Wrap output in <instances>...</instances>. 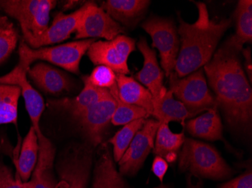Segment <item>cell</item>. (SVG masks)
Here are the masks:
<instances>
[{"label":"cell","mask_w":252,"mask_h":188,"mask_svg":"<svg viewBox=\"0 0 252 188\" xmlns=\"http://www.w3.org/2000/svg\"><path fill=\"white\" fill-rule=\"evenodd\" d=\"M242 51L226 39L203 70L228 125L247 135L252 129V89L239 57Z\"/></svg>","instance_id":"6da1fadb"},{"label":"cell","mask_w":252,"mask_h":188,"mask_svg":"<svg viewBox=\"0 0 252 188\" xmlns=\"http://www.w3.org/2000/svg\"><path fill=\"white\" fill-rule=\"evenodd\" d=\"M196 113L191 112L179 100L174 97L172 92L164 88L157 99L154 100L152 117L160 124L178 122L185 127L188 119L196 117Z\"/></svg>","instance_id":"44dd1931"},{"label":"cell","mask_w":252,"mask_h":188,"mask_svg":"<svg viewBox=\"0 0 252 188\" xmlns=\"http://www.w3.org/2000/svg\"><path fill=\"white\" fill-rule=\"evenodd\" d=\"M135 40L120 35L110 41H95L87 52L89 60L95 66H105L117 74H129L128 60L135 51Z\"/></svg>","instance_id":"9c48e42d"},{"label":"cell","mask_w":252,"mask_h":188,"mask_svg":"<svg viewBox=\"0 0 252 188\" xmlns=\"http://www.w3.org/2000/svg\"><path fill=\"white\" fill-rule=\"evenodd\" d=\"M219 188H252V167L246 170L238 177L220 185Z\"/></svg>","instance_id":"d6a6232c"},{"label":"cell","mask_w":252,"mask_h":188,"mask_svg":"<svg viewBox=\"0 0 252 188\" xmlns=\"http://www.w3.org/2000/svg\"><path fill=\"white\" fill-rule=\"evenodd\" d=\"M143 29L153 40L152 47L159 52L164 74L169 77L175 73L180 50V38L175 22L168 18L152 16L143 23Z\"/></svg>","instance_id":"ba28073f"},{"label":"cell","mask_w":252,"mask_h":188,"mask_svg":"<svg viewBox=\"0 0 252 188\" xmlns=\"http://www.w3.org/2000/svg\"><path fill=\"white\" fill-rule=\"evenodd\" d=\"M20 35L7 16L0 15V65L8 60L17 48Z\"/></svg>","instance_id":"f546056e"},{"label":"cell","mask_w":252,"mask_h":188,"mask_svg":"<svg viewBox=\"0 0 252 188\" xmlns=\"http://www.w3.org/2000/svg\"><path fill=\"white\" fill-rule=\"evenodd\" d=\"M168 169L167 161L161 157L156 156L153 161L152 171L154 175L158 178L160 183L163 184L164 177Z\"/></svg>","instance_id":"836d02e7"},{"label":"cell","mask_w":252,"mask_h":188,"mask_svg":"<svg viewBox=\"0 0 252 188\" xmlns=\"http://www.w3.org/2000/svg\"><path fill=\"white\" fill-rule=\"evenodd\" d=\"M0 84L18 86L21 88L32 127L35 129L36 135L42 134L39 122L45 110V103L40 93L32 87L28 81V71L15 67L9 73L0 77Z\"/></svg>","instance_id":"4fadbf2b"},{"label":"cell","mask_w":252,"mask_h":188,"mask_svg":"<svg viewBox=\"0 0 252 188\" xmlns=\"http://www.w3.org/2000/svg\"><path fill=\"white\" fill-rule=\"evenodd\" d=\"M137 45L144 57V65L141 71L135 75V79L151 92L155 100L159 97L165 88L163 86L164 73L158 65L157 53L150 48L147 39L141 38Z\"/></svg>","instance_id":"2e32d148"},{"label":"cell","mask_w":252,"mask_h":188,"mask_svg":"<svg viewBox=\"0 0 252 188\" xmlns=\"http://www.w3.org/2000/svg\"><path fill=\"white\" fill-rule=\"evenodd\" d=\"M0 188H25L19 176H15L11 168L2 159H0Z\"/></svg>","instance_id":"1f68e13d"},{"label":"cell","mask_w":252,"mask_h":188,"mask_svg":"<svg viewBox=\"0 0 252 188\" xmlns=\"http://www.w3.org/2000/svg\"><path fill=\"white\" fill-rule=\"evenodd\" d=\"M80 2H81L80 1H66V2H63L62 3V5H63L62 8H63V11L72 9V8H76L80 4Z\"/></svg>","instance_id":"8d00e7d4"},{"label":"cell","mask_w":252,"mask_h":188,"mask_svg":"<svg viewBox=\"0 0 252 188\" xmlns=\"http://www.w3.org/2000/svg\"><path fill=\"white\" fill-rule=\"evenodd\" d=\"M168 78L170 91L191 112L198 114L218 107L202 68L185 77L178 78L173 73Z\"/></svg>","instance_id":"52a82bcc"},{"label":"cell","mask_w":252,"mask_h":188,"mask_svg":"<svg viewBox=\"0 0 252 188\" xmlns=\"http://www.w3.org/2000/svg\"><path fill=\"white\" fill-rule=\"evenodd\" d=\"M28 76L41 91L50 95L70 92L75 86L71 78L66 73L43 62L30 67Z\"/></svg>","instance_id":"5bb4252c"},{"label":"cell","mask_w":252,"mask_h":188,"mask_svg":"<svg viewBox=\"0 0 252 188\" xmlns=\"http://www.w3.org/2000/svg\"><path fill=\"white\" fill-rule=\"evenodd\" d=\"M21 95L18 86L0 84V125L18 126V101Z\"/></svg>","instance_id":"4316f807"},{"label":"cell","mask_w":252,"mask_h":188,"mask_svg":"<svg viewBox=\"0 0 252 188\" xmlns=\"http://www.w3.org/2000/svg\"><path fill=\"white\" fill-rule=\"evenodd\" d=\"M147 119L141 118L129 124H126L114 136L109 140V143L113 145V160L118 162L129 146L136 134L142 128Z\"/></svg>","instance_id":"f1b7e54d"},{"label":"cell","mask_w":252,"mask_h":188,"mask_svg":"<svg viewBox=\"0 0 252 188\" xmlns=\"http://www.w3.org/2000/svg\"><path fill=\"white\" fill-rule=\"evenodd\" d=\"M236 33L228 40L238 49L243 50V45L252 41V1L240 0L234 12Z\"/></svg>","instance_id":"484cf974"},{"label":"cell","mask_w":252,"mask_h":188,"mask_svg":"<svg viewBox=\"0 0 252 188\" xmlns=\"http://www.w3.org/2000/svg\"><path fill=\"white\" fill-rule=\"evenodd\" d=\"M242 54L245 57V69H246V73H247V78L249 77V81L250 84H252V52L249 47L243 49L242 51Z\"/></svg>","instance_id":"e575fe53"},{"label":"cell","mask_w":252,"mask_h":188,"mask_svg":"<svg viewBox=\"0 0 252 188\" xmlns=\"http://www.w3.org/2000/svg\"><path fill=\"white\" fill-rule=\"evenodd\" d=\"M94 148L87 142L72 144L57 160L58 188H87L93 167Z\"/></svg>","instance_id":"8992f818"},{"label":"cell","mask_w":252,"mask_h":188,"mask_svg":"<svg viewBox=\"0 0 252 188\" xmlns=\"http://www.w3.org/2000/svg\"><path fill=\"white\" fill-rule=\"evenodd\" d=\"M198 8L196 22H185L178 13L180 50L175 67L178 78L185 77L209 63L225 32L231 27L233 20L219 21L210 19L206 5L195 2Z\"/></svg>","instance_id":"7a4b0ae2"},{"label":"cell","mask_w":252,"mask_h":188,"mask_svg":"<svg viewBox=\"0 0 252 188\" xmlns=\"http://www.w3.org/2000/svg\"><path fill=\"white\" fill-rule=\"evenodd\" d=\"M39 158L31 181L23 182L25 188H59L54 172L55 148L43 134L37 135Z\"/></svg>","instance_id":"9a60e30c"},{"label":"cell","mask_w":252,"mask_h":188,"mask_svg":"<svg viewBox=\"0 0 252 188\" xmlns=\"http://www.w3.org/2000/svg\"><path fill=\"white\" fill-rule=\"evenodd\" d=\"M84 85L81 93L76 97L49 100L48 105L55 111L67 114L73 120L88 111L109 93L108 90L96 88L87 84Z\"/></svg>","instance_id":"ac0fdd59"},{"label":"cell","mask_w":252,"mask_h":188,"mask_svg":"<svg viewBox=\"0 0 252 188\" xmlns=\"http://www.w3.org/2000/svg\"><path fill=\"white\" fill-rule=\"evenodd\" d=\"M148 0H107L100 7L122 27L132 28L144 18L151 5Z\"/></svg>","instance_id":"d6986e66"},{"label":"cell","mask_w":252,"mask_h":188,"mask_svg":"<svg viewBox=\"0 0 252 188\" xmlns=\"http://www.w3.org/2000/svg\"><path fill=\"white\" fill-rule=\"evenodd\" d=\"M159 125L160 123L154 118L146 120L118 162L119 172L123 176H134L141 169L151 150H154Z\"/></svg>","instance_id":"8fae6325"},{"label":"cell","mask_w":252,"mask_h":188,"mask_svg":"<svg viewBox=\"0 0 252 188\" xmlns=\"http://www.w3.org/2000/svg\"><path fill=\"white\" fill-rule=\"evenodd\" d=\"M125 32L124 28L94 2L87 7L79 20L75 39H101L113 40Z\"/></svg>","instance_id":"7c38bea8"},{"label":"cell","mask_w":252,"mask_h":188,"mask_svg":"<svg viewBox=\"0 0 252 188\" xmlns=\"http://www.w3.org/2000/svg\"><path fill=\"white\" fill-rule=\"evenodd\" d=\"M185 128L193 137L209 141L220 140L227 148L232 149L223 138V124L218 107L210 108L202 115L188 120L185 123Z\"/></svg>","instance_id":"7402d4cb"},{"label":"cell","mask_w":252,"mask_h":188,"mask_svg":"<svg viewBox=\"0 0 252 188\" xmlns=\"http://www.w3.org/2000/svg\"><path fill=\"white\" fill-rule=\"evenodd\" d=\"M87 2L73 13L65 15L59 12L55 15L51 26L44 32L40 39L34 45L33 49H39L46 45L60 43L70 38L76 32L79 20L86 11Z\"/></svg>","instance_id":"ffe728a7"},{"label":"cell","mask_w":252,"mask_h":188,"mask_svg":"<svg viewBox=\"0 0 252 188\" xmlns=\"http://www.w3.org/2000/svg\"><path fill=\"white\" fill-rule=\"evenodd\" d=\"M84 84L96 88L110 90L117 84V74L105 66H97L89 76L82 77Z\"/></svg>","instance_id":"4dcf8cb0"},{"label":"cell","mask_w":252,"mask_h":188,"mask_svg":"<svg viewBox=\"0 0 252 188\" xmlns=\"http://www.w3.org/2000/svg\"><path fill=\"white\" fill-rule=\"evenodd\" d=\"M116 107L117 102L109 92L88 111L73 120L85 142L94 148L101 145Z\"/></svg>","instance_id":"30bf717a"},{"label":"cell","mask_w":252,"mask_h":188,"mask_svg":"<svg viewBox=\"0 0 252 188\" xmlns=\"http://www.w3.org/2000/svg\"><path fill=\"white\" fill-rule=\"evenodd\" d=\"M108 90L117 102V107L111 120V123L113 125L124 126L135 120L141 118L147 119L149 117H151L150 114L144 108L122 101L119 98L117 84Z\"/></svg>","instance_id":"83f0119b"},{"label":"cell","mask_w":252,"mask_h":188,"mask_svg":"<svg viewBox=\"0 0 252 188\" xmlns=\"http://www.w3.org/2000/svg\"><path fill=\"white\" fill-rule=\"evenodd\" d=\"M178 168L180 172L212 180H224L234 173L215 147L192 138H185L179 154Z\"/></svg>","instance_id":"3957f363"},{"label":"cell","mask_w":252,"mask_h":188,"mask_svg":"<svg viewBox=\"0 0 252 188\" xmlns=\"http://www.w3.org/2000/svg\"><path fill=\"white\" fill-rule=\"evenodd\" d=\"M91 188H130L124 176L117 170L107 144H101L93 169Z\"/></svg>","instance_id":"e0dca14e"},{"label":"cell","mask_w":252,"mask_h":188,"mask_svg":"<svg viewBox=\"0 0 252 188\" xmlns=\"http://www.w3.org/2000/svg\"><path fill=\"white\" fill-rule=\"evenodd\" d=\"M185 133H173L168 124H160L154 142V154L173 163L185 141Z\"/></svg>","instance_id":"cb8c5ba5"},{"label":"cell","mask_w":252,"mask_h":188,"mask_svg":"<svg viewBox=\"0 0 252 188\" xmlns=\"http://www.w3.org/2000/svg\"><path fill=\"white\" fill-rule=\"evenodd\" d=\"M192 176L190 174H188L187 175V183L186 188H204L203 182L202 179L199 178V180L198 182H194L192 181ZM158 188H165L162 186V184H161Z\"/></svg>","instance_id":"d590c367"},{"label":"cell","mask_w":252,"mask_h":188,"mask_svg":"<svg viewBox=\"0 0 252 188\" xmlns=\"http://www.w3.org/2000/svg\"><path fill=\"white\" fill-rule=\"evenodd\" d=\"M117 85L122 101L141 107L152 116L154 97L144 86L133 78L121 74H117Z\"/></svg>","instance_id":"603a6c76"},{"label":"cell","mask_w":252,"mask_h":188,"mask_svg":"<svg viewBox=\"0 0 252 188\" xmlns=\"http://www.w3.org/2000/svg\"><path fill=\"white\" fill-rule=\"evenodd\" d=\"M39 141L35 129L31 126L23 140L18 159L15 161L17 175L23 182H28L32 175L39 158Z\"/></svg>","instance_id":"d4e9b609"},{"label":"cell","mask_w":252,"mask_h":188,"mask_svg":"<svg viewBox=\"0 0 252 188\" xmlns=\"http://www.w3.org/2000/svg\"><path fill=\"white\" fill-rule=\"evenodd\" d=\"M96 39H89L69 42L48 48L31 49L24 41L19 44V61L15 67L28 71L36 60L49 62L60 66L66 71L79 74V64L83 55Z\"/></svg>","instance_id":"5b68a950"},{"label":"cell","mask_w":252,"mask_h":188,"mask_svg":"<svg viewBox=\"0 0 252 188\" xmlns=\"http://www.w3.org/2000/svg\"><path fill=\"white\" fill-rule=\"evenodd\" d=\"M55 0H0V10L16 20L22 32V40L31 47L49 28L51 11Z\"/></svg>","instance_id":"277c9868"}]
</instances>
